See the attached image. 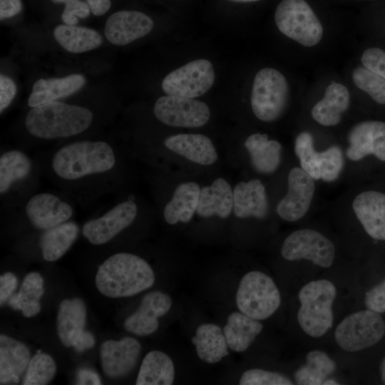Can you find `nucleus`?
I'll use <instances>...</instances> for the list:
<instances>
[{
  "label": "nucleus",
  "instance_id": "obj_1",
  "mask_svg": "<svg viewBox=\"0 0 385 385\" xmlns=\"http://www.w3.org/2000/svg\"><path fill=\"white\" fill-rule=\"evenodd\" d=\"M111 145L103 140H78L56 150L50 160L55 178L66 184H83L111 175L117 165Z\"/></svg>",
  "mask_w": 385,
  "mask_h": 385
},
{
  "label": "nucleus",
  "instance_id": "obj_2",
  "mask_svg": "<svg viewBox=\"0 0 385 385\" xmlns=\"http://www.w3.org/2000/svg\"><path fill=\"white\" fill-rule=\"evenodd\" d=\"M95 282L98 291L106 297H127L151 287L155 274L150 265L140 257L118 252L100 265Z\"/></svg>",
  "mask_w": 385,
  "mask_h": 385
},
{
  "label": "nucleus",
  "instance_id": "obj_3",
  "mask_svg": "<svg viewBox=\"0 0 385 385\" xmlns=\"http://www.w3.org/2000/svg\"><path fill=\"white\" fill-rule=\"evenodd\" d=\"M93 120V114L87 108L53 101L31 108L26 116L25 126L34 137L54 140L84 132Z\"/></svg>",
  "mask_w": 385,
  "mask_h": 385
},
{
  "label": "nucleus",
  "instance_id": "obj_4",
  "mask_svg": "<svg viewBox=\"0 0 385 385\" xmlns=\"http://www.w3.org/2000/svg\"><path fill=\"white\" fill-rule=\"evenodd\" d=\"M336 288L327 279L312 281L299 292L301 307L297 319L303 331L312 337L323 336L333 324L332 304Z\"/></svg>",
  "mask_w": 385,
  "mask_h": 385
},
{
  "label": "nucleus",
  "instance_id": "obj_5",
  "mask_svg": "<svg viewBox=\"0 0 385 385\" xmlns=\"http://www.w3.org/2000/svg\"><path fill=\"white\" fill-rule=\"evenodd\" d=\"M289 85L282 73L272 68L260 70L253 81L251 106L255 115L273 122L284 113L289 101Z\"/></svg>",
  "mask_w": 385,
  "mask_h": 385
},
{
  "label": "nucleus",
  "instance_id": "obj_6",
  "mask_svg": "<svg viewBox=\"0 0 385 385\" xmlns=\"http://www.w3.org/2000/svg\"><path fill=\"white\" fill-rule=\"evenodd\" d=\"M274 20L281 33L305 47L314 46L322 38V24L305 0H282Z\"/></svg>",
  "mask_w": 385,
  "mask_h": 385
},
{
  "label": "nucleus",
  "instance_id": "obj_7",
  "mask_svg": "<svg viewBox=\"0 0 385 385\" xmlns=\"http://www.w3.org/2000/svg\"><path fill=\"white\" fill-rule=\"evenodd\" d=\"M280 302L279 292L266 274L252 271L242 278L236 294V304L243 314L257 320L265 319L277 311Z\"/></svg>",
  "mask_w": 385,
  "mask_h": 385
},
{
  "label": "nucleus",
  "instance_id": "obj_8",
  "mask_svg": "<svg viewBox=\"0 0 385 385\" xmlns=\"http://www.w3.org/2000/svg\"><path fill=\"white\" fill-rule=\"evenodd\" d=\"M385 333V323L379 313L366 309L353 313L337 326L335 340L347 351H357L379 342Z\"/></svg>",
  "mask_w": 385,
  "mask_h": 385
},
{
  "label": "nucleus",
  "instance_id": "obj_9",
  "mask_svg": "<svg viewBox=\"0 0 385 385\" xmlns=\"http://www.w3.org/2000/svg\"><path fill=\"white\" fill-rule=\"evenodd\" d=\"M281 255L287 260H307L324 267H329L334 260L333 242L321 232L309 228L294 231L283 242Z\"/></svg>",
  "mask_w": 385,
  "mask_h": 385
},
{
  "label": "nucleus",
  "instance_id": "obj_10",
  "mask_svg": "<svg viewBox=\"0 0 385 385\" xmlns=\"http://www.w3.org/2000/svg\"><path fill=\"white\" fill-rule=\"evenodd\" d=\"M214 81L211 62L197 59L168 73L162 82V89L168 95L194 98L205 93Z\"/></svg>",
  "mask_w": 385,
  "mask_h": 385
},
{
  "label": "nucleus",
  "instance_id": "obj_11",
  "mask_svg": "<svg viewBox=\"0 0 385 385\" xmlns=\"http://www.w3.org/2000/svg\"><path fill=\"white\" fill-rule=\"evenodd\" d=\"M153 112L163 123L181 128H197L210 119L207 105L191 98L167 95L155 102Z\"/></svg>",
  "mask_w": 385,
  "mask_h": 385
},
{
  "label": "nucleus",
  "instance_id": "obj_12",
  "mask_svg": "<svg viewBox=\"0 0 385 385\" xmlns=\"http://www.w3.org/2000/svg\"><path fill=\"white\" fill-rule=\"evenodd\" d=\"M287 190L278 202L277 215L287 222H296L306 215L315 193V180L300 166L292 168L287 175Z\"/></svg>",
  "mask_w": 385,
  "mask_h": 385
},
{
  "label": "nucleus",
  "instance_id": "obj_13",
  "mask_svg": "<svg viewBox=\"0 0 385 385\" xmlns=\"http://www.w3.org/2000/svg\"><path fill=\"white\" fill-rule=\"evenodd\" d=\"M137 214L135 202L122 201L101 216L87 221L83 226L82 234L93 245L106 244L130 225Z\"/></svg>",
  "mask_w": 385,
  "mask_h": 385
},
{
  "label": "nucleus",
  "instance_id": "obj_14",
  "mask_svg": "<svg viewBox=\"0 0 385 385\" xmlns=\"http://www.w3.org/2000/svg\"><path fill=\"white\" fill-rule=\"evenodd\" d=\"M344 155L351 162H359L372 155L385 162V123L365 120L354 125L347 135Z\"/></svg>",
  "mask_w": 385,
  "mask_h": 385
},
{
  "label": "nucleus",
  "instance_id": "obj_15",
  "mask_svg": "<svg viewBox=\"0 0 385 385\" xmlns=\"http://www.w3.org/2000/svg\"><path fill=\"white\" fill-rule=\"evenodd\" d=\"M24 212L35 228L46 230L68 221L73 216V208L61 197L43 192L32 195L27 200Z\"/></svg>",
  "mask_w": 385,
  "mask_h": 385
},
{
  "label": "nucleus",
  "instance_id": "obj_16",
  "mask_svg": "<svg viewBox=\"0 0 385 385\" xmlns=\"http://www.w3.org/2000/svg\"><path fill=\"white\" fill-rule=\"evenodd\" d=\"M172 306L170 297L160 291L146 294L138 309L124 322L126 331L138 336L154 333L159 327L158 318L167 314Z\"/></svg>",
  "mask_w": 385,
  "mask_h": 385
},
{
  "label": "nucleus",
  "instance_id": "obj_17",
  "mask_svg": "<svg viewBox=\"0 0 385 385\" xmlns=\"http://www.w3.org/2000/svg\"><path fill=\"white\" fill-rule=\"evenodd\" d=\"M153 28V20L144 13L120 11L107 19L105 36L112 44L124 46L146 36Z\"/></svg>",
  "mask_w": 385,
  "mask_h": 385
},
{
  "label": "nucleus",
  "instance_id": "obj_18",
  "mask_svg": "<svg viewBox=\"0 0 385 385\" xmlns=\"http://www.w3.org/2000/svg\"><path fill=\"white\" fill-rule=\"evenodd\" d=\"M141 350L140 344L133 337L119 341L104 342L100 349L101 363L104 374L117 378L126 375L135 366Z\"/></svg>",
  "mask_w": 385,
  "mask_h": 385
},
{
  "label": "nucleus",
  "instance_id": "obj_19",
  "mask_svg": "<svg viewBox=\"0 0 385 385\" xmlns=\"http://www.w3.org/2000/svg\"><path fill=\"white\" fill-rule=\"evenodd\" d=\"M351 211L366 232L377 240H385V193L365 190L355 195Z\"/></svg>",
  "mask_w": 385,
  "mask_h": 385
},
{
  "label": "nucleus",
  "instance_id": "obj_20",
  "mask_svg": "<svg viewBox=\"0 0 385 385\" xmlns=\"http://www.w3.org/2000/svg\"><path fill=\"white\" fill-rule=\"evenodd\" d=\"M233 210L239 218H265L269 204L265 185L257 179L238 183L233 190Z\"/></svg>",
  "mask_w": 385,
  "mask_h": 385
},
{
  "label": "nucleus",
  "instance_id": "obj_21",
  "mask_svg": "<svg viewBox=\"0 0 385 385\" xmlns=\"http://www.w3.org/2000/svg\"><path fill=\"white\" fill-rule=\"evenodd\" d=\"M164 145L171 151L199 165H212L217 159L213 143L205 135L177 134L168 137Z\"/></svg>",
  "mask_w": 385,
  "mask_h": 385
},
{
  "label": "nucleus",
  "instance_id": "obj_22",
  "mask_svg": "<svg viewBox=\"0 0 385 385\" xmlns=\"http://www.w3.org/2000/svg\"><path fill=\"white\" fill-rule=\"evenodd\" d=\"M31 354L22 342L0 335V384H16L26 369Z\"/></svg>",
  "mask_w": 385,
  "mask_h": 385
},
{
  "label": "nucleus",
  "instance_id": "obj_23",
  "mask_svg": "<svg viewBox=\"0 0 385 385\" xmlns=\"http://www.w3.org/2000/svg\"><path fill=\"white\" fill-rule=\"evenodd\" d=\"M349 103L350 95L347 88L342 83L333 82L327 87L324 97L313 106L312 117L323 126H334L341 121Z\"/></svg>",
  "mask_w": 385,
  "mask_h": 385
},
{
  "label": "nucleus",
  "instance_id": "obj_24",
  "mask_svg": "<svg viewBox=\"0 0 385 385\" xmlns=\"http://www.w3.org/2000/svg\"><path fill=\"white\" fill-rule=\"evenodd\" d=\"M244 145L249 153L252 166L257 173L270 175L277 170L282 150L277 140L269 139L267 134L257 133L248 136Z\"/></svg>",
  "mask_w": 385,
  "mask_h": 385
},
{
  "label": "nucleus",
  "instance_id": "obj_25",
  "mask_svg": "<svg viewBox=\"0 0 385 385\" xmlns=\"http://www.w3.org/2000/svg\"><path fill=\"white\" fill-rule=\"evenodd\" d=\"M233 209V191L223 178L200 189L196 212L202 217L217 216L227 218Z\"/></svg>",
  "mask_w": 385,
  "mask_h": 385
},
{
  "label": "nucleus",
  "instance_id": "obj_26",
  "mask_svg": "<svg viewBox=\"0 0 385 385\" xmlns=\"http://www.w3.org/2000/svg\"><path fill=\"white\" fill-rule=\"evenodd\" d=\"M86 83L81 74H72L59 78L39 79L36 81L29 96L31 108L68 96L80 90Z\"/></svg>",
  "mask_w": 385,
  "mask_h": 385
},
{
  "label": "nucleus",
  "instance_id": "obj_27",
  "mask_svg": "<svg viewBox=\"0 0 385 385\" xmlns=\"http://www.w3.org/2000/svg\"><path fill=\"white\" fill-rule=\"evenodd\" d=\"M34 163L26 153L20 150H9L0 156V193L9 194L16 185L31 178Z\"/></svg>",
  "mask_w": 385,
  "mask_h": 385
},
{
  "label": "nucleus",
  "instance_id": "obj_28",
  "mask_svg": "<svg viewBox=\"0 0 385 385\" xmlns=\"http://www.w3.org/2000/svg\"><path fill=\"white\" fill-rule=\"evenodd\" d=\"M200 192V186L195 182L179 185L164 207L163 217L166 222L175 225L189 222L196 212Z\"/></svg>",
  "mask_w": 385,
  "mask_h": 385
},
{
  "label": "nucleus",
  "instance_id": "obj_29",
  "mask_svg": "<svg viewBox=\"0 0 385 385\" xmlns=\"http://www.w3.org/2000/svg\"><path fill=\"white\" fill-rule=\"evenodd\" d=\"M198 357L207 364H215L229 354L223 330L215 324H202L192 338Z\"/></svg>",
  "mask_w": 385,
  "mask_h": 385
},
{
  "label": "nucleus",
  "instance_id": "obj_30",
  "mask_svg": "<svg viewBox=\"0 0 385 385\" xmlns=\"http://www.w3.org/2000/svg\"><path fill=\"white\" fill-rule=\"evenodd\" d=\"M262 328L259 320L241 312H235L228 316L223 332L229 348L242 352L249 348Z\"/></svg>",
  "mask_w": 385,
  "mask_h": 385
},
{
  "label": "nucleus",
  "instance_id": "obj_31",
  "mask_svg": "<svg viewBox=\"0 0 385 385\" xmlns=\"http://www.w3.org/2000/svg\"><path fill=\"white\" fill-rule=\"evenodd\" d=\"M78 233L79 227L73 221L44 230L39 241L43 258L48 262L61 258L76 241Z\"/></svg>",
  "mask_w": 385,
  "mask_h": 385
},
{
  "label": "nucleus",
  "instance_id": "obj_32",
  "mask_svg": "<svg viewBox=\"0 0 385 385\" xmlns=\"http://www.w3.org/2000/svg\"><path fill=\"white\" fill-rule=\"evenodd\" d=\"M175 378V367L170 357L160 351L148 352L141 363L135 384L170 385Z\"/></svg>",
  "mask_w": 385,
  "mask_h": 385
},
{
  "label": "nucleus",
  "instance_id": "obj_33",
  "mask_svg": "<svg viewBox=\"0 0 385 385\" xmlns=\"http://www.w3.org/2000/svg\"><path fill=\"white\" fill-rule=\"evenodd\" d=\"M86 321V307L80 298L63 300L57 314V332L61 343L71 346V340L78 332L83 330Z\"/></svg>",
  "mask_w": 385,
  "mask_h": 385
},
{
  "label": "nucleus",
  "instance_id": "obj_34",
  "mask_svg": "<svg viewBox=\"0 0 385 385\" xmlns=\"http://www.w3.org/2000/svg\"><path fill=\"white\" fill-rule=\"evenodd\" d=\"M58 43L71 53H83L96 48L103 41L94 29L76 25L60 24L53 31Z\"/></svg>",
  "mask_w": 385,
  "mask_h": 385
},
{
  "label": "nucleus",
  "instance_id": "obj_35",
  "mask_svg": "<svg viewBox=\"0 0 385 385\" xmlns=\"http://www.w3.org/2000/svg\"><path fill=\"white\" fill-rule=\"evenodd\" d=\"M44 293L43 279L38 272H30L21 284L20 291L8 301L14 309L21 310L26 317H32L41 311L40 299Z\"/></svg>",
  "mask_w": 385,
  "mask_h": 385
},
{
  "label": "nucleus",
  "instance_id": "obj_36",
  "mask_svg": "<svg viewBox=\"0 0 385 385\" xmlns=\"http://www.w3.org/2000/svg\"><path fill=\"white\" fill-rule=\"evenodd\" d=\"M335 369V363L326 353L313 350L307 354V363L296 371L294 378L298 384H323Z\"/></svg>",
  "mask_w": 385,
  "mask_h": 385
},
{
  "label": "nucleus",
  "instance_id": "obj_37",
  "mask_svg": "<svg viewBox=\"0 0 385 385\" xmlns=\"http://www.w3.org/2000/svg\"><path fill=\"white\" fill-rule=\"evenodd\" d=\"M294 150L299 166L315 180H319L320 151L314 148L312 135L307 131L299 133L294 140Z\"/></svg>",
  "mask_w": 385,
  "mask_h": 385
},
{
  "label": "nucleus",
  "instance_id": "obj_38",
  "mask_svg": "<svg viewBox=\"0 0 385 385\" xmlns=\"http://www.w3.org/2000/svg\"><path fill=\"white\" fill-rule=\"evenodd\" d=\"M56 371L54 359L49 354L38 351L29 361L22 384H47L54 377Z\"/></svg>",
  "mask_w": 385,
  "mask_h": 385
},
{
  "label": "nucleus",
  "instance_id": "obj_39",
  "mask_svg": "<svg viewBox=\"0 0 385 385\" xmlns=\"http://www.w3.org/2000/svg\"><path fill=\"white\" fill-rule=\"evenodd\" d=\"M355 86L366 93L374 101L385 105V78L367 69L357 66L351 73Z\"/></svg>",
  "mask_w": 385,
  "mask_h": 385
},
{
  "label": "nucleus",
  "instance_id": "obj_40",
  "mask_svg": "<svg viewBox=\"0 0 385 385\" xmlns=\"http://www.w3.org/2000/svg\"><path fill=\"white\" fill-rule=\"evenodd\" d=\"M344 165V153L337 145L320 151L319 180L334 182L341 175Z\"/></svg>",
  "mask_w": 385,
  "mask_h": 385
},
{
  "label": "nucleus",
  "instance_id": "obj_41",
  "mask_svg": "<svg viewBox=\"0 0 385 385\" xmlns=\"http://www.w3.org/2000/svg\"><path fill=\"white\" fill-rule=\"evenodd\" d=\"M239 384L240 385H292L287 377L276 372L260 369H252L245 371Z\"/></svg>",
  "mask_w": 385,
  "mask_h": 385
},
{
  "label": "nucleus",
  "instance_id": "obj_42",
  "mask_svg": "<svg viewBox=\"0 0 385 385\" xmlns=\"http://www.w3.org/2000/svg\"><path fill=\"white\" fill-rule=\"evenodd\" d=\"M54 3H63L64 10L61 15L65 24L74 26L78 23V17L85 19L90 14L88 4L80 0H51Z\"/></svg>",
  "mask_w": 385,
  "mask_h": 385
},
{
  "label": "nucleus",
  "instance_id": "obj_43",
  "mask_svg": "<svg viewBox=\"0 0 385 385\" xmlns=\"http://www.w3.org/2000/svg\"><path fill=\"white\" fill-rule=\"evenodd\" d=\"M365 68L385 78V51L379 48L366 49L361 57Z\"/></svg>",
  "mask_w": 385,
  "mask_h": 385
},
{
  "label": "nucleus",
  "instance_id": "obj_44",
  "mask_svg": "<svg viewBox=\"0 0 385 385\" xmlns=\"http://www.w3.org/2000/svg\"><path fill=\"white\" fill-rule=\"evenodd\" d=\"M365 305L368 309L379 314L385 312V279L366 293Z\"/></svg>",
  "mask_w": 385,
  "mask_h": 385
},
{
  "label": "nucleus",
  "instance_id": "obj_45",
  "mask_svg": "<svg viewBox=\"0 0 385 385\" xmlns=\"http://www.w3.org/2000/svg\"><path fill=\"white\" fill-rule=\"evenodd\" d=\"M16 93V86L11 78L0 76V111L2 113L11 103Z\"/></svg>",
  "mask_w": 385,
  "mask_h": 385
},
{
  "label": "nucleus",
  "instance_id": "obj_46",
  "mask_svg": "<svg viewBox=\"0 0 385 385\" xmlns=\"http://www.w3.org/2000/svg\"><path fill=\"white\" fill-rule=\"evenodd\" d=\"M17 278L11 272L0 277V304L2 305L13 294L17 286Z\"/></svg>",
  "mask_w": 385,
  "mask_h": 385
},
{
  "label": "nucleus",
  "instance_id": "obj_47",
  "mask_svg": "<svg viewBox=\"0 0 385 385\" xmlns=\"http://www.w3.org/2000/svg\"><path fill=\"white\" fill-rule=\"evenodd\" d=\"M95 344V339L91 333L81 330L76 333L71 340V346L78 352H82L92 348Z\"/></svg>",
  "mask_w": 385,
  "mask_h": 385
},
{
  "label": "nucleus",
  "instance_id": "obj_48",
  "mask_svg": "<svg viewBox=\"0 0 385 385\" xmlns=\"http://www.w3.org/2000/svg\"><path fill=\"white\" fill-rule=\"evenodd\" d=\"M21 9V0H0V19L14 16Z\"/></svg>",
  "mask_w": 385,
  "mask_h": 385
},
{
  "label": "nucleus",
  "instance_id": "obj_49",
  "mask_svg": "<svg viewBox=\"0 0 385 385\" xmlns=\"http://www.w3.org/2000/svg\"><path fill=\"white\" fill-rule=\"evenodd\" d=\"M76 383L81 385L101 384L100 376L95 371L88 369H80L76 374Z\"/></svg>",
  "mask_w": 385,
  "mask_h": 385
},
{
  "label": "nucleus",
  "instance_id": "obj_50",
  "mask_svg": "<svg viewBox=\"0 0 385 385\" xmlns=\"http://www.w3.org/2000/svg\"><path fill=\"white\" fill-rule=\"evenodd\" d=\"M91 12L96 16L106 14L111 6V0H86Z\"/></svg>",
  "mask_w": 385,
  "mask_h": 385
},
{
  "label": "nucleus",
  "instance_id": "obj_51",
  "mask_svg": "<svg viewBox=\"0 0 385 385\" xmlns=\"http://www.w3.org/2000/svg\"><path fill=\"white\" fill-rule=\"evenodd\" d=\"M323 384H338L335 381L332 380H325L323 383Z\"/></svg>",
  "mask_w": 385,
  "mask_h": 385
},
{
  "label": "nucleus",
  "instance_id": "obj_52",
  "mask_svg": "<svg viewBox=\"0 0 385 385\" xmlns=\"http://www.w3.org/2000/svg\"><path fill=\"white\" fill-rule=\"evenodd\" d=\"M230 1H237V2H252V1H257L260 0H230Z\"/></svg>",
  "mask_w": 385,
  "mask_h": 385
}]
</instances>
